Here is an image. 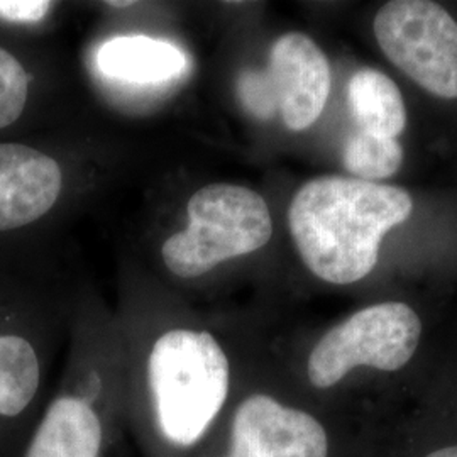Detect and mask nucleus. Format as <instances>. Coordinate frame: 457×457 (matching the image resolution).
Returning a JSON list of instances; mask_svg holds the SVG:
<instances>
[{
  "instance_id": "4",
  "label": "nucleus",
  "mask_w": 457,
  "mask_h": 457,
  "mask_svg": "<svg viewBox=\"0 0 457 457\" xmlns=\"http://www.w3.org/2000/svg\"><path fill=\"white\" fill-rule=\"evenodd\" d=\"M420 336L422 322L407 303L366 307L317 343L307 361V375L315 388L327 390L358 366L398 371L417 353Z\"/></svg>"
},
{
  "instance_id": "7",
  "label": "nucleus",
  "mask_w": 457,
  "mask_h": 457,
  "mask_svg": "<svg viewBox=\"0 0 457 457\" xmlns=\"http://www.w3.org/2000/svg\"><path fill=\"white\" fill-rule=\"evenodd\" d=\"M266 73L285 126L292 131L309 129L330 94L332 77L324 51L305 34H283L271 46Z\"/></svg>"
},
{
  "instance_id": "12",
  "label": "nucleus",
  "mask_w": 457,
  "mask_h": 457,
  "mask_svg": "<svg viewBox=\"0 0 457 457\" xmlns=\"http://www.w3.org/2000/svg\"><path fill=\"white\" fill-rule=\"evenodd\" d=\"M39 381V360L31 343L12 334L0 336V415H21L33 402Z\"/></svg>"
},
{
  "instance_id": "6",
  "label": "nucleus",
  "mask_w": 457,
  "mask_h": 457,
  "mask_svg": "<svg viewBox=\"0 0 457 457\" xmlns=\"http://www.w3.org/2000/svg\"><path fill=\"white\" fill-rule=\"evenodd\" d=\"M219 457H328V436L309 411L254 393L228 413Z\"/></svg>"
},
{
  "instance_id": "13",
  "label": "nucleus",
  "mask_w": 457,
  "mask_h": 457,
  "mask_svg": "<svg viewBox=\"0 0 457 457\" xmlns=\"http://www.w3.org/2000/svg\"><path fill=\"white\" fill-rule=\"evenodd\" d=\"M344 166L362 181L385 180L393 177L403 163V147L393 139L360 131L344 147Z\"/></svg>"
},
{
  "instance_id": "15",
  "label": "nucleus",
  "mask_w": 457,
  "mask_h": 457,
  "mask_svg": "<svg viewBox=\"0 0 457 457\" xmlns=\"http://www.w3.org/2000/svg\"><path fill=\"white\" fill-rule=\"evenodd\" d=\"M237 87L239 97L251 114L260 119H271L277 114V96L266 71H245L239 77Z\"/></svg>"
},
{
  "instance_id": "18",
  "label": "nucleus",
  "mask_w": 457,
  "mask_h": 457,
  "mask_svg": "<svg viewBox=\"0 0 457 457\" xmlns=\"http://www.w3.org/2000/svg\"><path fill=\"white\" fill-rule=\"evenodd\" d=\"M132 4L134 2H131V0L129 2L128 0L126 2H107V5H112V7H131Z\"/></svg>"
},
{
  "instance_id": "2",
  "label": "nucleus",
  "mask_w": 457,
  "mask_h": 457,
  "mask_svg": "<svg viewBox=\"0 0 457 457\" xmlns=\"http://www.w3.org/2000/svg\"><path fill=\"white\" fill-rule=\"evenodd\" d=\"M228 393V354L211 332L171 328L162 334L147 356L143 413L156 451L168 457L195 456L222 422Z\"/></svg>"
},
{
  "instance_id": "14",
  "label": "nucleus",
  "mask_w": 457,
  "mask_h": 457,
  "mask_svg": "<svg viewBox=\"0 0 457 457\" xmlns=\"http://www.w3.org/2000/svg\"><path fill=\"white\" fill-rule=\"evenodd\" d=\"M29 92V75L9 51L0 48V129L22 114Z\"/></svg>"
},
{
  "instance_id": "8",
  "label": "nucleus",
  "mask_w": 457,
  "mask_h": 457,
  "mask_svg": "<svg viewBox=\"0 0 457 457\" xmlns=\"http://www.w3.org/2000/svg\"><path fill=\"white\" fill-rule=\"evenodd\" d=\"M62 181V168L48 154L0 143V230L24 228L51 211Z\"/></svg>"
},
{
  "instance_id": "17",
  "label": "nucleus",
  "mask_w": 457,
  "mask_h": 457,
  "mask_svg": "<svg viewBox=\"0 0 457 457\" xmlns=\"http://www.w3.org/2000/svg\"><path fill=\"white\" fill-rule=\"evenodd\" d=\"M425 457H457V444L456 445H447V447H441Z\"/></svg>"
},
{
  "instance_id": "3",
  "label": "nucleus",
  "mask_w": 457,
  "mask_h": 457,
  "mask_svg": "<svg viewBox=\"0 0 457 457\" xmlns=\"http://www.w3.org/2000/svg\"><path fill=\"white\" fill-rule=\"evenodd\" d=\"M187 211L188 228L170 236L162 249L166 268L177 277H202L222 262L258 251L273 234L264 198L239 185H207Z\"/></svg>"
},
{
  "instance_id": "1",
  "label": "nucleus",
  "mask_w": 457,
  "mask_h": 457,
  "mask_svg": "<svg viewBox=\"0 0 457 457\" xmlns=\"http://www.w3.org/2000/svg\"><path fill=\"white\" fill-rule=\"evenodd\" d=\"M411 211L413 200L403 188L326 175L295 194L288 226L315 277L349 285L375 270L385 234L403 224Z\"/></svg>"
},
{
  "instance_id": "11",
  "label": "nucleus",
  "mask_w": 457,
  "mask_h": 457,
  "mask_svg": "<svg viewBox=\"0 0 457 457\" xmlns=\"http://www.w3.org/2000/svg\"><path fill=\"white\" fill-rule=\"evenodd\" d=\"M347 100L361 131L393 139L405 131V100L398 85L383 71H356L347 85Z\"/></svg>"
},
{
  "instance_id": "5",
  "label": "nucleus",
  "mask_w": 457,
  "mask_h": 457,
  "mask_svg": "<svg viewBox=\"0 0 457 457\" xmlns=\"http://www.w3.org/2000/svg\"><path fill=\"white\" fill-rule=\"evenodd\" d=\"M373 28L393 65L432 96L457 98V22L441 4L393 0Z\"/></svg>"
},
{
  "instance_id": "10",
  "label": "nucleus",
  "mask_w": 457,
  "mask_h": 457,
  "mask_svg": "<svg viewBox=\"0 0 457 457\" xmlns=\"http://www.w3.org/2000/svg\"><path fill=\"white\" fill-rule=\"evenodd\" d=\"M98 70L114 80L162 83L177 79L187 68L179 46L147 36H117L105 41L97 53Z\"/></svg>"
},
{
  "instance_id": "16",
  "label": "nucleus",
  "mask_w": 457,
  "mask_h": 457,
  "mask_svg": "<svg viewBox=\"0 0 457 457\" xmlns=\"http://www.w3.org/2000/svg\"><path fill=\"white\" fill-rule=\"evenodd\" d=\"M53 2L46 0H0V19L34 24L48 16Z\"/></svg>"
},
{
  "instance_id": "9",
  "label": "nucleus",
  "mask_w": 457,
  "mask_h": 457,
  "mask_svg": "<svg viewBox=\"0 0 457 457\" xmlns=\"http://www.w3.org/2000/svg\"><path fill=\"white\" fill-rule=\"evenodd\" d=\"M105 413L88 396H56L34 432L24 457H104Z\"/></svg>"
}]
</instances>
